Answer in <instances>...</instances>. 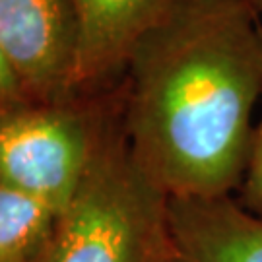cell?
Returning <instances> with one entry per match:
<instances>
[{"instance_id": "cell-1", "label": "cell", "mask_w": 262, "mask_h": 262, "mask_svg": "<svg viewBox=\"0 0 262 262\" xmlns=\"http://www.w3.org/2000/svg\"><path fill=\"white\" fill-rule=\"evenodd\" d=\"M122 132L167 198L233 196L262 107V21L247 0H179L124 68Z\"/></svg>"}, {"instance_id": "cell-2", "label": "cell", "mask_w": 262, "mask_h": 262, "mask_svg": "<svg viewBox=\"0 0 262 262\" xmlns=\"http://www.w3.org/2000/svg\"><path fill=\"white\" fill-rule=\"evenodd\" d=\"M167 196L105 119L84 179L58 214L41 262H167Z\"/></svg>"}, {"instance_id": "cell-3", "label": "cell", "mask_w": 262, "mask_h": 262, "mask_svg": "<svg viewBox=\"0 0 262 262\" xmlns=\"http://www.w3.org/2000/svg\"><path fill=\"white\" fill-rule=\"evenodd\" d=\"M103 122L70 101L0 105V183L60 214L84 179Z\"/></svg>"}, {"instance_id": "cell-4", "label": "cell", "mask_w": 262, "mask_h": 262, "mask_svg": "<svg viewBox=\"0 0 262 262\" xmlns=\"http://www.w3.org/2000/svg\"><path fill=\"white\" fill-rule=\"evenodd\" d=\"M0 47L31 101L64 103L78 92L72 0H0Z\"/></svg>"}, {"instance_id": "cell-5", "label": "cell", "mask_w": 262, "mask_h": 262, "mask_svg": "<svg viewBox=\"0 0 262 262\" xmlns=\"http://www.w3.org/2000/svg\"><path fill=\"white\" fill-rule=\"evenodd\" d=\"M179 0H72L80 28L76 90H90L124 72L142 39Z\"/></svg>"}, {"instance_id": "cell-6", "label": "cell", "mask_w": 262, "mask_h": 262, "mask_svg": "<svg viewBox=\"0 0 262 262\" xmlns=\"http://www.w3.org/2000/svg\"><path fill=\"white\" fill-rule=\"evenodd\" d=\"M167 225L183 262H262V217L235 196L167 198Z\"/></svg>"}, {"instance_id": "cell-7", "label": "cell", "mask_w": 262, "mask_h": 262, "mask_svg": "<svg viewBox=\"0 0 262 262\" xmlns=\"http://www.w3.org/2000/svg\"><path fill=\"white\" fill-rule=\"evenodd\" d=\"M55 210L0 183V262H37L56 224Z\"/></svg>"}, {"instance_id": "cell-8", "label": "cell", "mask_w": 262, "mask_h": 262, "mask_svg": "<svg viewBox=\"0 0 262 262\" xmlns=\"http://www.w3.org/2000/svg\"><path fill=\"white\" fill-rule=\"evenodd\" d=\"M233 196L245 210L262 217V107L258 113L256 128H254L253 146H251L243 181Z\"/></svg>"}, {"instance_id": "cell-9", "label": "cell", "mask_w": 262, "mask_h": 262, "mask_svg": "<svg viewBox=\"0 0 262 262\" xmlns=\"http://www.w3.org/2000/svg\"><path fill=\"white\" fill-rule=\"evenodd\" d=\"M19 101H31V99L26 95L18 76L14 74L12 66L8 64L6 56L2 53V47H0V105L19 103Z\"/></svg>"}, {"instance_id": "cell-10", "label": "cell", "mask_w": 262, "mask_h": 262, "mask_svg": "<svg viewBox=\"0 0 262 262\" xmlns=\"http://www.w3.org/2000/svg\"><path fill=\"white\" fill-rule=\"evenodd\" d=\"M247 4L253 8V12L258 16V19L262 21V0H247Z\"/></svg>"}, {"instance_id": "cell-11", "label": "cell", "mask_w": 262, "mask_h": 262, "mask_svg": "<svg viewBox=\"0 0 262 262\" xmlns=\"http://www.w3.org/2000/svg\"><path fill=\"white\" fill-rule=\"evenodd\" d=\"M167 262H183V260H181V258H179L177 254L173 253V256H171V258H169V260H167Z\"/></svg>"}, {"instance_id": "cell-12", "label": "cell", "mask_w": 262, "mask_h": 262, "mask_svg": "<svg viewBox=\"0 0 262 262\" xmlns=\"http://www.w3.org/2000/svg\"><path fill=\"white\" fill-rule=\"evenodd\" d=\"M37 262H41V258H39V260H37Z\"/></svg>"}]
</instances>
